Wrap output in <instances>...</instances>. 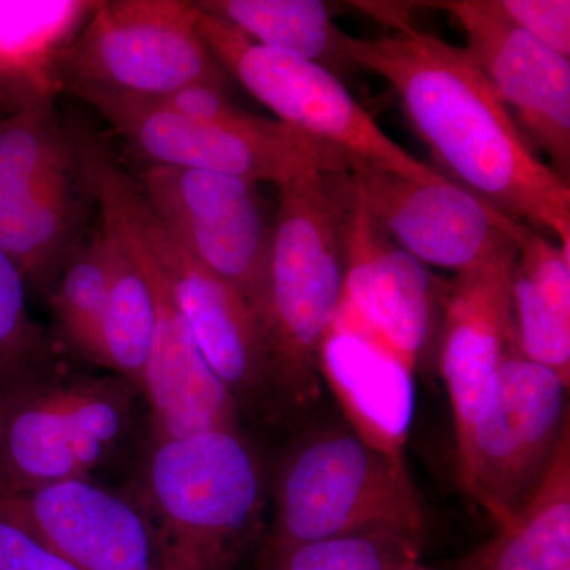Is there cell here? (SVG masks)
<instances>
[{
  "label": "cell",
  "instance_id": "7402d4cb",
  "mask_svg": "<svg viewBox=\"0 0 570 570\" xmlns=\"http://www.w3.org/2000/svg\"><path fill=\"white\" fill-rule=\"evenodd\" d=\"M102 232L110 246L111 279L96 365L107 367L112 376L140 392L156 332V299L140 266L115 236Z\"/></svg>",
  "mask_w": 570,
  "mask_h": 570
},
{
  "label": "cell",
  "instance_id": "2e32d148",
  "mask_svg": "<svg viewBox=\"0 0 570 570\" xmlns=\"http://www.w3.org/2000/svg\"><path fill=\"white\" fill-rule=\"evenodd\" d=\"M346 179L385 234L426 266L455 273L466 268L489 249L509 220L448 176L420 183L352 163Z\"/></svg>",
  "mask_w": 570,
  "mask_h": 570
},
{
  "label": "cell",
  "instance_id": "9c48e42d",
  "mask_svg": "<svg viewBox=\"0 0 570 570\" xmlns=\"http://www.w3.org/2000/svg\"><path fill=\"white\" fill-rule=\"evenodd\" d=\"M24 392L0 426V493L88 479L118 444L135 393L118 376L73 377Z\"/></svg>",
  "mask_w": 570,
  "mask_h": 570
},
{
  "label": "cell",
  "instance_id": "7c38bea8",
  "mask_svg": "<svg viewBox=\"0 0 570 570\" xmlns=\"http://www.w3.org/2000/svg\"><path fill=\"white\" fill-rule=\"evenodd\" d=\"M509 220L489 249L456 272L445 291L439 370L452 406L456 444L485 414L499 366L517 351L512 279L519 249L509 234Z\"/></svg>",
  "mask_w": 570,
  "mask_h": 570
},
{
  "label": "cell",
  "instance_id": "4316f807",
  "mask_svg": "<svg viewBox=\"0 0 570 570\" xmlns=\"http://www.w3.org/2000/svg\"><path fill=\"white\" fill-rule=\"evenodd\" d=\"M58 92L50 66L0 37V110L6 115L51 110Z\"/></svg>",
  "mask_w": 570,
  "mask_h": 570
},
{
  "label": "cell",
  "instance_id": "3957f363",
  "mask_svg": "<svg viewBox=\"0 0 570 570\" xmlns=\"http://www.w3.org/2000/svg\"><path fill=\"white\" fill-rule=\"evenodd\" d=\"M145 490L170 570L234 569L264 515V471L242 430L154 439Z\"/></svg>",
  "mask_w": 570,
  "mask_h": 570
},
{
  "label": "cell",
  "instance_id": "ffe728a7",
  "mask_svg": "<svg viewBox=\"0 0 570 570\" xmlns=\"http://www.w3.org/2000/svg\"><path fill=\"white\" fill-rule=\"evenodd\" d=\"M460 570H570V438L531 501Z\"/></svg>",
  "mask_w": 570,
  "mask_h": 570
},
{
  "label": "cell",
  "instance_id": "8992f818",
  "mask_svg": "<svg viewBox=\"0 0 570 570\" xmlns=\"http://www.w3.org/2000/svg\"><path fill=\"white\" fill-rule=\"evenodd\" d=\"M569 382L512 351L485 414L456 444L461 489L497 528L531 501L570 438Z\"/></svg>",
  "mask_w": 570,
  "mask_h": 570
},
{
  "label": "cell",
  "instance_id": "83f0119b",
  "mask_svg": "<svg viewBox=\"0 0 570 570\" xmlns=\"http://www.w3.org/2000/svg\"><path fill=\"white\" fill-rule=\"evenodd\" d=\"M510 24L530 33L558 55H570L569 0H491Z\"/></svg>",
  "mask_w": 570,
  "mask_h": 570
},
{
  "label": "cell",
  "instance_id": "52a82bcc",
  "mask_svg": "<svg viewBox=\"0 0 570 570\" xmlns=\"http://www.w3.org/2000/svg\"><path fill=\"white\" fill-rule=\"evenodd\" d=\"M142 165L216 171L277 187L306 174H346L351 159L291 124L255 115L239 126L194 122L148 100L81 92Z\"/></svg>",
  "mask_w": 570,
  "mask_h": 570
},
{
  "label": "cell",
  "instance_id": "cb8c5ba5",
  "mask_svg": "<svg viewBox=\"0 0 570 570\" xmlns=\"http://www.w3.org/2000/svg\"><path fill=\"white\" fill-rule=\"evenodd\" d=\"M77 160L69 124L55 108L0 118V206Z\"/></svg>",
  "mask_w": 570,
  "mask_h": 570
},
{
  "label": "cell",
  "instance_id": "1f68e13d",
  "mask_svg": "<svg viewBox=\"0 0 570 570\" xmlns=\"http://www.w3.org/2000/svg\"><path fill=\"white\" fill-rule=\"evenodd\" d=\"M2 116H6V112H3L2 110H0V118H2Z\"/></svg>",
  "mask_w": 570,
  "mask_h": 570
},
{
  "label": "cell",
  "instance_id": "5bb4252c",
  "mask_svg": "<svg viewBox=\"0 0 570 570\" xmlns=\"http://www.w3.org/2000/svg\"><path fill=\"white\" fill-rule=\"evenodd\" d=\"M100 227L115 236L140 266L156 299V332L142 374L154 439L194 436L214 430H239V407L195 343L189 325L151 254L126 217L99 195H91Z\"/></svg>",
  "mask_w": 570,
  "mask_h": 570
},
{
  "label": "cell",
  "instance_id": "5b68a950",
  "mask_svg": "<svg viewBox=\"0 0 570 570\" xmlns=\"http://www.w3.org/2000/svg\"><path fill=\"white\" fill-rule=\"evenodd\" d=\"M189 0H102L58 52L59 91L159 99L194 85L227 89L230 77L206 47Z\"/></svg>",
  "mask_w": 570,
  "mask_h": 570
},
{
  "label": "cell",
  "instance_id": "d4e9b609",
  "mask_svg": "<svg viewBox=\"0 0 570 570\" xmlns=\"http://www.w3.org/2000/svg\"><path fill=\"white\" fill-rule=\"evenodd\" d=\"M28 283L0 250V384L17 385L40 376L51 346L28 307Z\"/></svg>",
  "mask_w": 570,
  "mask_h": 570
},
{
  "label": "cell",
  "instance_id": "44dd1931",
  "mask_svg": "<svg viewBox=\"0 0 570 570\" xmlns=\"http://www.w3.org/2000/svg\"><path fill=\"white\" fill-rule=\"evenodd\" d=\"M198 9L245 33L255 43L317 63L343 77L355 69L346 50L347 33L316 0H200Z\"/></svg>",
  "mask_w": 570,
  "mask_h": 570
},
{
  "label": "cell",
  "instance_id": "e0dca14e",
  "mask_svg": "<svg viewBox=\"0 0 570 570\" xmlns=\"http://www.w3.org/2000/svg\"><path fill=\"white\" fill-rule=\"evenodd\" d=\"M318 373L346 412L348 428L379 452L404 463L414 373L366 337L335 326L321 348Z\"/></svg>",
  "mask_w": 570,
  "mask_h": 570
},
{
  "label": "cell",
  "instance_id": "d6986e66",
  "mask_svg": "<svg viewBox=\"0 0 570 570\" xmlns=\"http://www.w3.org/2000/svg\"><path fill=\"white\" fill-rule=\"evenodd\" d=\"M515 242L512 279L517 351L570 384V249L530 225L509 220Z\"/></svg>",
  "mask_w": 570,
  "mask_h": 570
},
{
  "label": "cell",
  "instance_id": "f546056e",
  "mask_svg": "<svg viewBox=\"0 0 570 570\" xmlns=\"http://www.w3.org/2000/svg\"><path fill=\"white\" fill-rule=\"evenodd\" d=\"M0 570H80L17 520L0 512Z\"/></svg>",
  "mask_w": 570,
  "mask_h": 570
},
{
  "label": "cell",
  "instance_id": "4dcf8cb0",
  "mask_svg": "<svg viewBox=\"0 0 570 570\" xmlns=\"http://www.w3.org/2000/svg\"><path fill=\"white\" fill-rule=\"evenodd\" d=\"M400 570H433L430 568H425V566L420 564L419 560L409 561L403 566Z\"/></svg>",
  "mask_w": 570,
  "mask_h": 570
},
{
  "label": "cell",
  "instance_id": "ac0fdd59",
  "mask_svg": "<svg viewBox=\"0 0 570 570\" xmlns=\"http://www.w3.org/2000/svg\"><path fill=\"white\" fill-rule=\"evenodd\" d=\"M88 197L75 160L0 206V250L39 294L50 295L63 266L86 238Z\"/></svg>",
  "mask_w": 570,
  "mask_h": 570
},
{
  "label": "cell",
  "instance_id": "4fadbf2b",
  "mask_svg": "<svg viewBox=\"0 0 570 570\" xmlns=\"http://www.w3.org/2000/svg\"><path fill=\"white\" fill-rule=\"evenodd\" d=\"M452 14L466 33L472 58L509 108L535 153L569 183L570 61L498 13L491 0L415 3Z\"/></svg>",
  "mask_w": 570,
  "mask_h": 570
},
{
  "label": "cell",
  "instance_id": "f1b7e54d",
  "mask_svg": "<svg viewBox=\"0 0 570 570\" xmlns=\"http://www.w3.org/2000/svg\"><path fill=\"white\" fill-rule=\"evenodd\" d=\"M142 100H148L189 121L216 124V126H239V124L249 122L255 116L254 112L236 107L228 99L225 89L208 85L187 86L159 99Z\"/></svg>",
  "mask_w": 570,
  "mask_h": 570
},
{
  "label": "cell",
  "instance_id": "277c9868",
  "mask_svg": "<svg viewBox=\"0 0 570 570\" xmlns=\"http://www.w3.org/2000/svg\"><path fill=\"white\" fill-rule=\"evenodd\" d=\"M425 513L406 463L351 428H321L284 456L275 483L268 551L347 535L390 534L422 542Z\"/></svg>",
  "mask_w": 570,
  "mask_h": 570
},
{
  "label": "cell",
  "instance_id": "9a60e30c",
  "mask_svg": "<svg viewBox=\"0 0 570 570\" xmlns=\"http://www.w3.org/2000/svg\"><path fill=\"white\" fill-rule=\"evenodd\" d=\"M0 512L80 570H168L146 504L91 478L0 493Z\"/></svg>",
  "mask_w": 570,
  "mask_h": 570
},
{
  "label": "cell",
  "instance_id": "7a4b0ae2",
  "mask_svg": "<svg viewBox=\"0 0 570 570\" xmlns=\"http://www.w3.org/2000/svg\"><path fill=\"white\" fill-rule=\"evenodd\" d=\"M344 268L346 206L330 175L279 187L258 321L272 393L284 406L307 407L321 392L318 356L340 313Z\"/></svg>",
  "mask_w": 570,
  "mask_h": 570
},
{
  "label": "cell",
  "instance_id": "603a6c76",
  "mask_svg": "<svg viewBox=\"0 0 570 570\" xmlns=\"http://www.w3.org/2000/svg\"><path fill=\"white\" fill-rule=\"evenodd\" d=\"M110 279V246L102 227H97L82 239L47 296L63 346L92 363H97Z\"/></svg>",
  "mask_w": 570,
  "mask_h": 570
},
{
  "label": "cell",
  "instance_id": "30bf717a",
  "mask_svg": "<svg viewBox=\"0 0 570 570\" xmlns=\"http://www.w3.org/2000/svg\"><path fill=\"white\" fill-rule=\"evenodd\" d=\"M347 174V171H346ZM344 174L346 268L335 328L377 344L414 373L436 343L448 283L393 242Z\"/></svg>",
  "mask_w": 570,
  "mask_h": 570
},
{
  "label": "cell",
  "instance_id": "8fae6325",
  "mask_svg": "<svg viewBox=\"0 0 570 570\" xmlns=\"http://www.w3.org/2000/svg\"><path fill=\"white\" fill-rule=\"evenodd\" d=\"M160 223L214 275L223 277L261 313L272 223L257 184L195 168L142 165L135 176Z\"/></svg>",
  "mask_w": 570,
  "mask_h": 570
},
{
  "label": "cell",
  "instance_id": "6da1fadb",
  "mask_svg": "<svg viewBox=\"0 0 570 570\" xmlns=\"http://www.w3.org/2000/svg\"><path fill=\"white\" fill-rule=\"evenodd\" d=\"M381 39L347 36L354 67L392 86L409 124L444 170L494 212L570 249V187L539 159L466 48L407 17Z\"/></svg>",
  "mask_w": 570,
  "mask_h": 570
},
{
  "label": "cell",
  "instance_id": "ba28073f",
  "mask_svg": "<svg viewBox=\"0 0 570 570\" xmlns=\"http://www.w3.org/2000/svg\"><path fill=\"white\" fill-rule=\"evenodd\" d=\"M197 28L230 80L245 86L279 121L328 142L351 164H367L420 183L445 178L393 141L332 71L261 47L200 9Z\"/></svg>",
  "mask_w": 570,
  "mask_h": 570
},
{
  "label": "cell",
  "instance_id": "484cf974",
  "mask_svg": "<svg viewBox=\"0 0 570 570\" xmlns=\"http://www.w3.org/2000/svg\"><path fill=\"white\" fill-rule=\"evenodd\" d=\"M422 542L390 534L347 535L268 551V570H400Z\"/></svg>",
  "mask_w": 570,
  "mask_h": 570
}]
</instances>
